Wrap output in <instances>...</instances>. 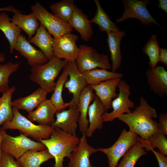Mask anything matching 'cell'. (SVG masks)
Instances as JSON below:
<instances>
[{
	"mask_svg": "<svg viewBox=\"0 0 167 167\" xmlns=\"http://www.w3.org/2000/svg\"><path fill=\"white\" fill-rule=\"evenodd\" d=\"M139 101V105L133 111L121 115L118 118L126 124L130 131L146 139L158 131L157 122L152 119L157 115L155 109L151 107L143 97H140Z\"/></svg>",
	"mask_w": 167,
	"mask_h": 167,
	"instance_id": "obj_1",
	"label": "cell"
},
{
	"mask_svg": "<svg viewBox=\"0 0 167 167\" xmlns=\"http://www.w3.org/2000/svg\"><path fill=\"white\" fill-rule=\"evenodd\" d=\"M38 141L44 144L54 159V167H63L64 158H70L73 151L79 143L80 139L76 134H68L54 127L49 139Z\"/></svg>",
	"mask_w": 167,
	"mask_h": 167,
	"instance_id": "obj_2",
	"label": "cell"
},
{
	"mask_svg": "<svg viewBox=\"0 0 167 167\" xmlns=\"http://www.w3.org/2000/svg\"><path fill=\"white\" fill-rule=\"evenodd\" d=\"M12 119L6 122L2 125V128L18 130L20 133L27 137L38 140L49 139L54 128L51 126L36 125L23 115L16 109L13 108Z\"/></svg>",
	"mask_w": 167,
	"mask_h": 167,
	"instance_id": "obj_3",
	"label": "cell"
},
{
	"mask_svg": "<svg viewBox=\"0 0 167 167\" xmlns=\"http://www.w3.org/2000/svg\"><path fill=\"white\" fill-rule=\"evenodd\" d=\"M68 62L54 57L46 63L32 67L30 79L41 88L52 92L55 87V79Z\"/></svg>",
	"mask_w": 167,
	"mask_h": 167,
	"instance_id": "obj_4",
	"label": "cell"
},
{
	"mask_svg": "<svg viewBox=\"0 0 167 167\" xmlns=\"http://www.w3.org/2000/svg\"><path fill=\"white\" fill-rule=\"evenodd\" d=\"M2 152L8 153L18 160L27 152L40 151L46 149L44 144L31 139L20 133L13 137L4 131L0 145Z\"/></svg>",
	"mask_w": 167,
	"mask_h": 167,
	"instance_id": "obj_5",
	"label": "cell"
},
{
	"mask_svg": "<svg viewBox=\"0 0 167 167\" xmlns=\"http://www.w3.org/2000/svg\"><path fill=\"white\" fill-rule=\"evenodd\" d=\"M36 19L54 38L59 37L71 32L73 28L67 22L61 19L48 11L39 2H36L31 6Z\"/></svg>",
	"mask_w": 167,
	"mask_h": 167,
	"instance_id": "obj_6",
	"label": "cell"
},
{
	"mask_svg": "<svg viewBox=\"0 0 167 167\" xmlns=\"http://www.w3.org/2000/svg\"><path fill=\"white\" fill-rule=\"evenodd\" d=\"M79 51L75 62L82 73L96 68L111 69L109 56L100 53L93 48L84 44L79 46Z\"/></svg>",
	"mask_w": 167,
	"mask_h": 167,
	"instance_id": "obj_7",
	"label": "cell"
},
{
	"mask_svg": "<svg viewBox=\"0 0 167 167\" xmlns=\"http://www.w3.org/2000/svg\"><path fill=\"white\" fill-rule=\"evenodd\" d=\"M138 135L124 129L116 141L107 148L99 147L98 151L105 154L108 157L109 167H116L120 159L133 145L138 142Z\"/></svg>",
	"mask_w": 167,
	"mask_h": 167,
	"instance_id": "obj_8",
	"label": "cell"
},
{
	"mask_svg": "<svg viewBox=\"0 0 167 167\" xmlns=\"http://www.w3.org/2000/svg\"><path fill=\"white\" fill-rule=\"evenodd\" d=\"M121 2L124 6V11L121 17L116 20L117 23L130 18H135L146 26H151L152 24H154L164 29L148 10L147 6L149 3L148 0H122Z\"/></svg>",
	"mask_w": 167,
	"mask_h": 167,
	"instance_id": "obj_9",
	"label": "cell"
},
{
	"mask_svg": "<svg viewBox=\"0 0 167 167\" xmlns=\"http://www.w3.org/2000/svg\"><path fill=\"white\" fill-rule=\"evenodd\" d=\"M119 93L117 96L112 101V111H106L102 115L104 122H112L123 114L131 112L130 108H134L135 104L129 99L131 95L130 88L124 80H121L118 86Z\"/></svg>",
	"mask_w": 167,
	"mask_h": 167,
	"instance_id": "obj_10",
	"label": "cell"
},
{
	"mask_svg": "<svg viewBox=\"0 0 167 167\" xmlns=\"http://www.w3.org/2000/svg\"><path fill=\"white\" fill-rule=\"evenodd\" d=\"M78 36L71 32L57 38H53V49L55 57L68 62L75 61L79 49L76 44Z\"/></svg>",
	"mask_w": 167,
	"mask_h": 167,
	"instance_id": "obj_11",
	"label": "cell"
},
{
	"mask_svg": "<svg viewBox=\"0 0 167 167\" xmlns=\"http://www.w3.org/2000/svg\"><path fill=\"white\" fill-rule=\"evenodd\" d=\"M63 69L67 72L69 77L64 86L73 95L71 101L66 103L67 108L71 105L77 104L81 93L88 85L78 69L75 61L68 62Z\"/></svg>",
	"mask_w": 167,
	"mask_h": 167,
	"instance_id": "obj_12",
	"label": "cell"
},
{
	"mask_svg": "<svg viewBox=\"0 0 167 167\" xmlns=\"http://www.w3.org/2000/svg\"><path fill=\"white\" fill-rule=\"evenodd\" d=\"M69 109L56 112V119L51 126L58 128L70 135L76 134L79 116L77 104L70 105Z\"/></svg>",
	"mask_w": 167,
	"mask_h": 167,
	"instance_id": "obj_13",
	"label": "cell"
},
{
	"mask_svg": "<svg viewBox=\"0 0 167 167\" xmlns=\"http://www.w3.org/2000/svg\"><path fill=\"white\" fill-rule=\"evenodd\" d=\"M14 49L27 60L28 63L31 67L45 64L49 61L43 52L32 45L23 34H21L19 36Z\"/></svg>",
	"mask_w": 167,
	"mask_h": 167,
	"instance_id": "obj_14",
	"label": "cell"
},
{
	"mask_svg": "<svg viewBox=\"0 0 167 167\" xmlns=\"http://www.w3.org/2000/svg\"><path fill=\"white\" fill-rule=\"evenodd\" d=\"M89 144L85 134L82 135L78 145L73 151L68 167H94L90 161V156L98 151Z\"/></svg>",
	"mask_w": 167,
	"mask_h": 167,
	"instance_id": "obj_15",
	"label": "cell"
},
{
	"mask_svg": "<svg viewBox=\"0 0 167 167\" xmlns=\"http://www.w3.org/2000/svg\"><path fill=\"white\" fill-rule=\"evenodd\" d=\"M121 80V78H117L103 82L96 85H90L106 111L112 108V99L118 96L116 89Z\"/></svg>",
	"mask_w": 167,
	"mask_h": 167,
	"instance_id": "obj_16",
	"label": "cell"
},
{
	"mask_svg": "<svg viewBox=\"0 0 167 167\" xmlns=\"http://www.w3.org/2000/svg\"><path fill=\"white\" fill-rule=\"evenodd\" d=\"M147 80L151 90L161 97L167 94V71L163 66H156L146 71Z\"/></svg>",
	"mask_w": 167,
	"mask_h": 167,
	"instance_id": "obj_17",
	"label": "cell"
},
{
	"mask_svg": "<svg viewBox=\"0 0 167 167\" xmlns=\"http://www.w3.org/2000/svg\"><path fill=\"white\" fill-rule=\"evenodd\" d=\"M57 111L50 100L46 99L35 110L28 113L27 118L32 122H36L40 125L51 126L55 120L54 116Z\"/></svg>",
	"mask_w": 167,
	"mask_h": 167,
	"instance_id": "obj_18",
	"label": "cell"
},
{
	"mask_svg": "<svg viewBox=\"0 0 167 167\" xmlns=\"http://www.w3.org/2000/svg\"><path fill=\"white\" fill-rule=\"evenodd\" d=\"M68 23L80 34L85 41H89L93 34V30L88 16L76 6L74 12Z\"/></svg>",
	"mask_w": 167,
	"mask_h": 167,
	"instance_id": "obj_19",
	"label": "cell"
},
{
	"mask_svg": "<svg viewBox=\"0 0 167 167\" xmlns=\"http://www.w3.org/2000/svg\"><path fill=\"white\" fill-rule=\"evenodd\" d=\"M96 96L94 91L88 85L83 91L79 98L77 104L79 116L78 122L80 132L82 135L85 134L88 127L89 121L87 115L89 106Z\"/></svg>",
	"mask_w": 167,
	"mask_h": 167,
	"instance_id": "obj_20",
	"label": "cell"
},
{
	"mask_svg": "<svg viewBox=\"0 0 167 167\" xmlns=\"http://www.w3.org/2000/svg\"><path fill=\"white\" fill-rule=\"evenodd\" d=\"M107 111L99 98L96 96L88 109L89 125L85 135L91 137L97 129L101 130L103 126L102 116Z\"/></svg>",
	"mask_w": 167,
	"mask_h": 167,
	"instance_id": "obj_21",
	"label": "cell"
},
{
	"mask_svg": "<svg viewBox=\"0 0 167 167\" xmlns=\"http://www.w3.org/2000/svg\"><path fill=\"white\" fill-rule=\"evenodd\" d=\"M49 92V91L40 87L30 95L13 101V108L18 110H25L28 113L46 99L47 95Z\"/></svg>",
	"mask_w": 167,
	"mask_h": 167,
	"instance_id": "obj_22",
	"label": "cell"
},
{
	"mask_svg": "<svg viewBox=\"0 0 167 167\" xmlns=\"http://www.w3.org/2000/svg\"><path fill=\"white\" fill-rule=\"evenodd\" d=\"M107 41L112 62V71L115 72L119 68L122 63V55L120 43L122 38L126 34L124 31L118 32L107 33Z\"/></svg>",
	"mask_w": 167,
	"mask_h": 167,
	"instance_id": "obj_23",
	"label": "cell"
},
{
	"mask_svg": "<svg viewBox=\"0 0 167 167\" xmlns=\"http://www.w3.org/2000/svg\"><path fill=\"white\" fill-rule=\"evenodd\" d=\"M53 39L45 27L40 23L34 36L28 41L38 47L49 61L55 57L53 49Z\"/></svg>",
	"mask_w": 167,
	"mask_h": 167,
	"instance_id": "obj_24",
	"label": "cell"
},
{
	"mask_svg": "<svg viewBox=\"0 0 167 167\" xmlns=\"http://www.w3.org/2000/svg\"><path fill=\"white\" fill-rule=\"evenodd\" d=\"M11 21L27 34L28 41L35 35L40 26L38 20L32 12L28 15L20 12L15 13Z\"/></svg>",
	"mask_w": 167,
	"mask_h": 167,
	"instance_id": "obj_25",
	"label": "cell"
},
{
	"mask_svg": "<svg viewBox=\"0 0 167 167\" xmlns=\"http://www.w3.org/2000/svg\"><path fill=\"white\" fill-rule=\"evenodd\" d=\"M0 30L4 34L9 42L10 53L11 54L16 42L22 30L11 22L8 14L4 12L0 13Z\"/></svg>",
	"mask_w": 167,
	"mask_h": 167,
	"instance_id": "obj_26",
	"label": "cell"
},
{
	"mask_svg": "<svg viewBox=\"0 0 167 167\" xmlns=\"http://www.w3.org/2000/svg\"><path fill=\"white\" fill-rule=\"evenodd\" d=\"M138 143L146 151L156 148L161 154L167 155V139L165 135L162 132L156 131L146 139L139 137Z\"/></svg>",
	"mask_w": 167,
	"mask_h": 167,
	"instance_id": "obj_27",
	"label": "cell"
},
{
	"mask_svg": "<svg viewBox=\"0 0 167 167\" xmlns=\"http://www.w3.org/2000/svg\"><path fill=\"white\" fill-rule=\"evenodd\" d=\"M94 2L96 10L94 17L90 20V23L97 24L101 31L106 32L107 33L118 32L121 31L102 8L99 0H95Z\"/></svg>",
	"mask_w": 167,
	"mask_h": 167,
	"instance_id": "obj_28",
	"label": "cell"
},
{
	"mask_svg": "<svg viewBox=\"0 0 167 167\" xmlns=\"http://www.w3.org/2000/svg\"><path fill=\"white\" fill-rule=\"evenodd\" d=\"M54 158L46 148L40 151H30L24 154L18 160L22 167H40L44 162Z\"/></svg>",
	"mask_w": 167,
	"mask_h": 167,
	"instance_id": "obj_29",
	"label": "cell"
},
{
	"mask_svg": "<svg viewBox=\"0 0 167 167\" xmlns=\"http://www.w3.org/2000/svg\"><path fill=\"white\" fill-rule=\"evenodd\" d=\"M88 85L98 84L101 82L117 78H122L123 75L121 73L109 71L107 70L96 68L82 73Z\"/></svg>",
	"mask_w": 167,
	"mask_h": 167,
	"instance_id": "obj_30",
	"label": "cell"
},
{
	"mask_svg": "<svg viewBox=\"0 0 167 167\" xmlns=\"http://www.w3.org/2000/svg\"><path fill=\"white\" fill-rule=\"evenodd\" d=\"M16 88L12 86L0 97V126L13 117L12 96Z\"/></svg>",
	"mask_w": 167,
	"mask_h": 167,
	"instance_id": "obj_31",
	"label": "cell"
},
{
	"mask_svg": "<svg viewBox=\"0 0 167 167\" xmlns=\"http://www.w3.org/2000/svg\"><path fill=\"white\" fill-rule=\"evenodd\" d=\"M68 75L66 71L63 69L62 72L55 82L54 92L50 99L56 108L57 112L62 111L66 108L62 97V92L65 82L68 80Z\"/></svg>",
	"mask_w": 167,
	"mask_h": 167,
	"instance_id": "obj_32",
	"label": "cell"
},
{
	"mask_svg": "<svg viewBox=\"0 0 167 167\" xmlns=\"http://www.w3.org/2000/svg\"><path fill=\"white\" fill-rule=\"evenodd\" d=\"M74 0H63L52 4L50 9L55 16L68 22L71 17L76 6Z\"/></svg>",
	"mask_w": 167,
	"mask_h": 167,
	"instance_id": "obj_33",
	"label": "cell"
},
{
	"mask_svg": "<svg viewBox=\"0 0 167 167\" xmlns=\"http://www.w3.org/2000/svg\"><path fill=\"white\" fill-rule=\"evenodd\" d=\"M147 153L138 142L126 152L116 167H134L139 158Z\"/></svg>",
	"mask_w": 167,
	"mask_h": 167,
	"instance_id": "obj_34",
	"label": "cell"
},
{
	"mask_svg": "<svg viewBox=\"0 0 167 167\" xmlns=\"http://www.w3.org/2000/svg\"><path fill=\"white\" fill-rule=\"evenodd\" d=\"M160 48L158 43L157 35L152 34L142 48L143 52L149 58L148 64L151 68H154L157 66L159 62Z\"/></svg>",
	"mask_w": 167,
	"mask_h": 167,
	"instance_id": "obj_35",
	"label": "cell"
},
{
	"mask_svg": "<svg viewBox=\"0 0 167 167\" xmlns=\"http://www.w3.org/2000/svg\"><path fill=\"white\" fill-rule=\"evenodd\" d=\"M19 66V63H14L11 62L2 64L0 63V92L2 94L10 88L9 77L11 74L17 71Z\"/></svg>",
	"mask_w": 167,
	"mask_h": 167,
	"instance_id": "obj_36",
	"label": "cell"
},
{
	"mask_svg": "<svg viewBox=\"0 0 167 167\" xmlns=\"http://www.w3.org/2000/svg\"><path fill=\"white\" fill-rule=\"evenodd\" d=\"M0 167H22L11 155L1 151Z\"/></svg>",
	"mask_w": 167,
	"mask_h": 167,
	"instance_id": "obj_37",
	"label": "cell"
},
{
	"mask_svg": "<svg viewBox=\"0 0 167 167\" xmlns=\"http://www.w3.org/2000/svg\"><path fill=\"white\" fill-rule=\"evenodd\" d=\"M159 122L157 123L158 131L167 135V113L160 114L159 116Z\"/></svg>",
	"mask_w": 167,
	"mask_h": 167,
	"instance_id": "obj_38",
	"label": "cell"
},
{
	"mask_svg": "<svg viewBox=\"0 0 167 167\" xmlns=\"http://www.w3.org/2000/svg\"><path fill=\"white\" fill-rule=\"evenodd\" d=\"M156 156L158 163L159 167H167V157L166 156L163 155L159 152L154 149L151 151Z\"/></svg>",
	"mask_w": 167,
	"mask_h": 167,
	"instance_id": "obj_39",
	"label": "cell"
},
{
	"mask_svg": "<svg viewBox=\"0 0 167 167\" xmlns=\"http://www.w3.org/2000/svg\"><path fill=\"white\" fill-rule=\"evenodd\" d=\"M158 61L167 66V49L160 48Z\"/></svg>",
	"mask_w": 167,
	"mask_h": 167,
	"instance_id": "obj_40",
	"label": "cell"
},
{
	"mask_svg": "<svg viewBox=\"0 0 167 167\" xmlns=\"http://www.w3.org/2000/svg\"><path fill=\"white\" fill-rule=\"evenodd\" d=\"M159 4L156 5L157 6L163 10L166 14H167V0H159Z\"/></svg>",
	"mask_w": 167,
	"mask_h": 167,
	"instance_id": "obj_41",
	"label": "cell"
},
{
	"mask_svg": "<svg viewBox=\"0 0 167 167\" xmlns=\"http://www.w3.org/2000/svg\"><path fill=\"white\" fill-rule=\"evenodd\" d=\"M8 11L13 12L14 13L17 12H23L15 8L13 6H10L3 8H0V11Z\"/></svg>",
	"mask_w": 167,
	"mask_h": 167,
	"instance_id": "obj_42",
	"label": "cell"
},
{
	"mask_svg": "<svg viewBox=\"0 0 167 167\" xmlns=\"http://www.w3.org/2000/svg\"><path fill=\"white\" fill-rule=\"evenodd\" d=\"M5 130H3L2 128H0V160L1 155V150L0 148V145L2 139L3 134Z\"/></svg>",
	"mask_w": 167,
	"mask_h": 167,
	"instance_id": "obj_43",
	"label": "cell"
},
{
	"mask_svg": "<svg viewBox=\"0 0 167 167\" xmlns=\"http://www.w3.org/2000/svg\"><path fill=\"white\" fill-rule=\"evenodd\" d=\"M6 59L5 54L3 53H0V63L4 62Z\"/></svg>",
	"mask_w": 167,
	"mask_h": 167,
	"instance_id": "obj_44",
	"label": "cell"
}]
</instances>
